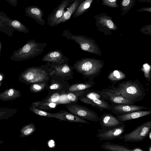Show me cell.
<instances>
[{"label": "cell", "instance_id": "6da1fadb", "mask_svg": "<svg viewBox=\"0 0 151 151\" xmlns=\"http://www.w3.org/2000/svg\"><path fill=\"white\" fill-rule=\"evenodd\" d=\"M51 69L47 65L28 68L20 73L19 79L26 85L47 82L50 79Z\"/></svg>", "mask_w": 151, "mask_h": 151}, {"label": "cell", "instance_id": "7a4b0ae2", "mask_svg": "<svg viewBox=\"0 0 151 151\" xmlns=\"http://www.w3.org/2000/svg\"><path fill=\"white\" fill-rule=\"evenodd\" d=\"M47 45L45 43H38L30 40L23 46L14 52L10 58L12 60L19 61L30 59L42 53Z\"/></svg>", "mask_w": 151, "mask_h": 151}, {"label": "cell", "instance_id": "3957f363", "mask_svg": "<svg viewBox=\"0 0 151 151\" xmlns=\"http://www.w3.org/2000/svg\"><path fill=\"white\" fill-rule=\"evenodd\" d=\"M110 89L134 103L143 100L146 94L142 86L135 83H122L118 87Z\"/></svg>", "mask_w": 151, "mask_h": 151}, {"label": "cell", "instance_id": "277c9868", "mask_svg": "<svg viewBox=\"0 0 151 151\" xmlns=\"http://www.w3.org/2000/svg\"><path fill=\"white\" fill-rule=\"evenodd\" d=\"M0 31L11 37L14 31L27 33L28 29L19 21L9 18L5 13L0 12Z\"/></svg>", "mask_w": 151, "mask_h": 151}, {"label": "cell", "instance_id": "5b68a950", "mask_svg": "<svg viewBox=\"0 0 151 151\" xmlns=\"http://www.w3.org/2000/svg\"><path fill=\"white\" fill-rule=\"evenodd\" d=\"M151 129V120L144 122L131 132L119 138L124 142H137L143 141L148 137Z\"/></svg>", "mask_w": 151, "mask_h": 151}, {"label": "cell", "instance_id": "8992f818", "mask_svg": "<svg viewBox=\"0 0 151 151\" xmlns=\"http://www.w3.org/2000/svg\"><path fill=\"white\" fill-rule=\"evenodd\" d=\"M87 92L82 94L81 101L98 108L100 112L104 109L110 110L111 105L103 99L98 91L91 90Z\"/></svg>", "mask_w": 151, "mask_h": 151}, {"label": "cell", "instance_id": "52a82bcc", "mask_svg": "<svg viewBox=\"0 0 151 151\" xmlns=\"http://www.w3.org/2000/svg\"><path fill=\"white\" fill-rule=\"evenodd\" d=\"M65 106L69 112L78 117L92 122H99L100 117L97 114L87 107L75 104H67Z\"/></svg>", "mask_w": 151, "mask_h": 151}, {"label": "cell", "instance_id": "ba28073f", "mask_svg": "<svg viewBox=\"0 0 151 151\" xmlns=\"http://www.w3.org/2000/svg\"><path fill=\"white\" fill-rule=\"evenodd\" d=\"M98 61L91 59H83L78 60L74 64L73 69L81 74L88 76L95 73L100 68Z\"/></svg>", "mask_w": 151, "mask_h": 151}, {"label": "cell", "instance_id": "9c48e42d", "mask_svg": "<svg viewBox=\"0 0 151 151\" xmlns=\"http://www.w3.org/2000/svg\"><path fill=\"white\" fill-rule=\"evenodd\" d=\"M62 36L68 39L74 41L79 45L80 47L83 50L94 53L96 52L97 48L90 40L84 36L74 35L68 30L64 31Z\"/></svg>", "mask_w": 151, "mask_h": 151}, {"label": "cell", "instance_id": "30bf717a", "mask_svg": "<svg viewBox=\"0 0 151 151\" xmlns=\"http://www.w3.org/2000/svg\"><path fill=\"white\" fill-rule=\"evenodd\" d=\"M99 124L101 129L105 131L111 129L124 124L111 113L103 114L100 117Z\"/></svg>", "mask_w": 151, "mask_h": 151}, {"label": "cell", "instance_id": "8fae6325", "mask_svg": "<svg viewBox=\"0 0 151 151\" xmlns=\"http://www.w3.org/2000/svg\"><path fill=\"white\" fill-rule=\"evenodd\" d=\"M125 127L126 124L124 123L119 127L107 131L98 129L96 136L100 141L111 140L119 138L124 132Z\"/></svg>", "mask_w": 151, "mask_h": 151}, {"label": "cell", "instance_id": "7c38bea8", "mask_svg": "<svg viewBox=\"0 0 151 151\" xmlns=\"http://www.w3.org/2000/svg\"><path fill=\"white\" fill-rule=\"evenodd\" d=\"M69 59L60 50H56L50 51L45 55L42 61L47 62V65H59L67 63Z\"/></svg>", "mask_w": 151, "mask_h": 151}, {"label": "cell", "instance_id": "4fadbf2b", "mask_svg": "<svg viewBox=\"0 0 151 151\" xmlns=\"http://www.w3.org/2000/svg\"><path fill=\"white\" fill-rule=\"evenodd\" d=\"M73 0H62L61 3L48 15L47 23L50 27L53 26L55 22L59 19L65 12V9L69 6Z\"/></svg>", "mask_w": 151, "mask_h": 151}, {"label": "cell", "instance_id": "5bb4252c", "mask_svg": "<svg viewBox=\"0 0 151 151\" xmlns=\"http://www.w3.org/2000/svg\"><path fill=\"white\" fill-rule=\"evenodd\" d=\"M110 110L116 115H121L130 112L147 109H150L142 106L134 104H111Z\"/></svg>", "mask_w": 151, "mask_h": 151}, {"label": "cell", "instance_id": "9a60e30c", "mask_svg": "<svg viewBox=\"0 0 151 151\" xmlns=\"http://www.w3.org/2000/svg\"><path fill=\"white\" fill-rule=\"evenodd\" d=\"M98 91L101 95L104 100L109 101L111 104H134L120 95L111 91L110 89H105Z\"/></svg>", "mask_w": 151, "mask_h": 151}, {"label": "cell", "instance_id": "2e32d148", "mask_svg": "<svg viewBox=\"0 0 151 151\" xmlns=\"http://www.w3.org/2000/svg\"><path fill=\"white\" fill-rule=\"evenodd\" d=\"M96 25L99 28H104L109 30H116L117 26L111 17L105 13H102L94 16Z\"/></svg>", "mask_w": 151, "mask_h": 151}, {"label": "cell", "instance_id": "e0dca14e", "mask_svg": "<svg viewBox=\"0 0 151 151\" xmlns=\"http://www.w3.org/2000/svg\"><path fill=\"white\" fill-rule=\"evenodd\" d=\"M51 69L50 74L59 76L63 79L65 78H72L73 74V67L66 63L59 65H48Z\"/></svg>", "mask_w": 151, "mask_h": 151}, {"label": "cell", "instance_id": "ac0fdd59", "mask_svg": "<svg viewBox=\"0 0 151 151\" xmlns=\"http://www.w3.org/2000/svg\"><path fill=\"white\" fill-rule=\"evenodd\" d=\"M52 117V118H56L60 120L70 122L89 124L85 119L66 111L60 110L58 112L53 113Z\"/></svg>", "mask_w": 151, "mask_h": 151}, {"label": "cell", "instance_id": "d6986e66", "mask_svg": "<svg viewBox=\"0 0 151 151\" xmlns=\"http://www.w3.org/2000/svg\"><path fill=\"white\" fill-rule=\"evenodd\" d=\"M25 15L34 19L38 24L43 26L46 22L42 18L44 15L43 11L37 6H30L25 9Z\"/></svg>", "mask_w": 151, "mask_h": 151}, {"label": "cell", "instance_id": "ffe728a7", "mask_svg": "<svg viewBox=\"0 0 151 151\" xmlns=\"http://www.w3.org/2000/svg\"><path fill=\"white\" fill-rule=\"evenodd\" d=\"M151 113V110L136 111L121 115H116V117L120 121L124 122L132 119H138L144 116Z\"/></svg>", "mask_w": 151, "mask_h": 151}, {"label": "cell", "instance_id": "44dd1931", "mask_svg": "<svg viewBox=\"0 0 151 151\" xmlns=\"http://www.w3.org/2000/svg\"><path fill=\"white\" fill-rule=\"evenodd\" d=\"M82 0H73V2L68 7L62 16L55 22L53 26H57L69 20L76 9Z\"/></svg>", "mask_w": 151, "mask_h": 151}, {"label": "cell", "instance_id": "7402d4cb", "mask_svg": "<svg viewBox=\"0 0 151 151\" xmlns=\"http://www.w3.org/2000/svg\"><path fill=\"white\" fill-rule=\"evenodd\" d=\"M21 95L19 91L11 88L0 93V100L3 101H12L20 97Z\"/></svg>", "mask_w": 151, "mask_h": 151}, {"label": "cell", "instance_id": "603a6c76", "mask_svg": "<svg viewBox=\"0 0 151 151\" xmlns=\"http://www.w3.org/2000/svg\"><path fill=\"white\" fill-rule=\"evenodd\" d=\"M103 149L112 151H132L131 149L123 145L107 142L103 143L101 146Z\"/></svg>", "mask_w": 151, "mask_h": 151}, {"label": "cell", "instance_id": "cb8c5ba5", "mask_svg": "<svg viewBox=\"0 0 151 151\" xmlns=\"http://www.w3.org/2000/svg\"><path fill=\"white\" fill-rule=\"evenodd\" d=\"M93 0H82L73 14V17H79L87 11Z\"/></svg>", "mask_w": 151, "mask_h": 151}, {"label": "cell", "instance_id": "d4e9b609", "mask_svg": "<svg viewBox=\"0 0 151 151\" xmlns=\"http://www.w3.org/2000/svg\"><path fill=\"white\" fill-rule=\"evenodd\" d=\"M137 0H121L120 2L121 15L124 16L135 5Z\"/></svg>", "mask_w": 151, "mask_h": 151}, {"label": "cell", "instance_id": "484cf974", "mask_svg": "<svg viewBox=\"0 0 151 151\" xmlns=\"http://www.w3.org/2000/svg\"><path fill=\"white\" fill-rule=\"evenodd\" d=\"M17 110L11 108H0V120L8 119L17 113Z\"/></svg>", "mask_w": 151, "mask_h": 151}, {"label": "cell", "instance_id": "4316f807", "mask_svg": "<svg viewBox=\"0 0 151 151\" xmlns=\"http://www.w3.org/2000/svg\"><path fill=\"white\" fill-rule=\"evenodd\" d=\"M36 130L35 126L33 123H30L25 125L20 130V137H27L34 132Z\"/></svg>", "mask_w": 151, "mask_h": 151}, {"label": "cell", "instance_id": "83f0119b", "mask_svg": "<svg viewBox=\"0 0 151 151\" xmlns=\"http://www.w3.org/2000/svg\"><path fill=\"white\" fill-rule=\"evenodd\" d=\"M57 105L55 103L37 101L33 102L32 106L40 109L46 110L54 108Z\"/></svg>", "mask_w": 151, "mask_h": 151}, {"label": "cell", "instance_id": "f1b7e54d", "mask_svg": "<svg viewBox=\"0 0 151 151\" xmlns=\"http://www.w3.org/2000/svg\"><path fill=\"white\" fill-rule=\"evenodd\" d=\"M92 86L93 84L90 83L75 84L70 86L68 89L70 91H78L90 88Z\"/></svg>", "mask_w": 151, "mask_h": 151}, {"label": "cell", "instance_id": "f546056e", "mask_svg": "<svg viewBox=\"0 0 151 151\" xmlns=\"http://www.w3.org/2000/svg\"><path fill=\"white\" fill-rule=\"evenodd\" d=\"M47 82L37 83H32L30 87V91L32 92H38L44 89Z\"/></svg>", "mask_w": 151, "mask_h": 151}, {"label": "cell", "instance_id": "4dcf8cb0", "mask_svg": "<svg viewBox=\"0 0 151 151\" xmlns=\"http://www.w3.org/2000/svg\"><path fill=\"white\" fill-rule=\"evenodd\" d=\"M29 109L31 111L40 116L52 118V113L42 110L33 106H31V107L29 108Z\"/></svg>", "mask_w": 151, "mask_h": 151}, {"label": "cell", "instance_id": "1f68e13d", "mask_svg": "<svg viewBox=\"0 0 151 151\" xmlns=\"http://www.w3.org/2000/svg\"><path fill=\"white\" fill-rule=\"evenodd\" d=\"M101 2V4L108 7L112 8H118L119 6L117 2L118 0H97V2Z\"/></svg>", "mask_w": 151, "mask_h": 151}, {"label": "cell", "instance_id": "d6a6232c", "mask_svg": "<svg viewBox=\"0 0 151 151\" xmlns=\"http://www.w3.org/2000/svg\"><path fill=\"white\" fill-rule=\"evenodd\" d=\"M60 96L58 93H55L51 95L47 102L55 103L59 99Z\"/></svg>", "mask_w": 151, "mask_h": 151}, {"label": "cell", "instance_id": "836d02e7", "mask_svg": "<svg viewBox=\"0 0 151 151\" xmlns=\"http://www.w3.org/2000/svg\"><path fill=\"white\" fill-rule=\"evenodd\" d=\"M112 75L114 76L112 80H118L122 79V77L120 73L117 70H115L112 74Z\"/></svg>", "mask_w": 151, "mask_h": 151}, {"label": "cell", "instance_id": "e575fe53", "mask_svg": "<svg viewBox=\"0 0 151 151\" xmlns=\"http://www.w3.org/2000/svg\"><path fill=\"white\" fill-rule=\"evenodd\" d=\"M67 97L68 99L71 101H76L77 99L76 95L72 93H68L67 95Z\"/></svg>", "mask_w": 151, "mask_h": 151}, {"label": "cell", "instance_id": "d590c367", "mask_svg": "<svg viewBox=\"0 0 151 151\" xmlns=\"http://www.w3.org/2000/svg\"><path fill=\"white\" fill-rule=\"evenodd\" d=\"M137 11L138 12H151V7H142L137 9Z\"/></svg>", "mask_w": 151, "mask_h": 151}, {"label": "cell", "instance_id": "8d00e7d4", "mask_svg": "<svg viewBox=\"0 0 151 151\" xmlns=\"http://www.w3.org/2000/svg\"><path fill=\"white\" fill-rule=\"evenodd\" d=\"M12 6L16 7L17 5V0H5Z\"/></svg>", "mask_w": 151, "mask_h": 151}, {"label": "cell", "instance_id": "74e56055", "mask_svg": "<svg viewBox=\"0 0 151 151\" xmlns=\"http://www.w3.org/2000/svg\"><path fill=\"white\" fill-rule=\"evenodd\" d=\"M132 151H144L142 148L139 147H135L131 149Z\"/></svg>", "mask_w": 151, "mask_h": 151}, {"label": "cell", "instance_id": "f35d334b", "mask_svg": "<svg viewBox=\"0 0 151 151\" xmlns=\"http://www.w3.org/2000/svg\"><path fill=\"white\" fill-rule=\"evenodd\" d=\"M137 1L141 2H146L147 3H151V0H137Z\"/></svg>", "mask_w": 151, "mask_h": 151}, {"label": "cell", "instance_id": "ab89813d", "mask_svg": "<svg viewBox=\"0 0 151 151\" xmlns=\"http://www.w3.org/2000/svg\"><path fill=\"white\" fill-rule=\"evenodd\" d=\"M4 77L3 74L0 73V81L2 82Z\"/></svg>", "mask_w": 151, "mask_h": 151}, {"label": "cell", "instance_id": "60d3db41", "mask_svg": "<svg viewBox=\"0 0 151 151\" xmlns=\"http://www.w3.org/2000/svg\"><path fill=\"white\" fill-rule=\"evenodd\" d=\"M2 45L1 42V41L0 40V57L1 56V49L2 47Z\"/></svg>", "mask_w": 151, "mask_h": 151}, {"label": "cell", "instance_id": "b9f144b4", "mask_svg": "<svg viewBox=\"0 0 151 151\" xmlns=\"http://www.w3.org/2000/svg\"><path fill=\"white\" fill-rule=\"evenodd\" d=\"M148 137L150 139V140L151 139V132L150 131L149 133Z\"/></svg>", "mask_w": 151, "mask_h": 151}, {"label": "cell", "instance_id": "7bdbcfd3", "mask_svg": "<svg viewBox=\"0 0 151 151\" xmlns=\"http://www.w3.org/2000/svg\"><path fill=\"white\" fill-rule=\"evenodd\" d=\"M148 151H151V146L150 145L148 148Z\"/></svg>", "mask_w": 151, "mask_h": 151}, {"label": "cell", "instance_id": "ee69618b", "mask_svg": "<svg viewBox=\"0 0 151 151\" xmlns=\"http://www.w3.org/2000/svg\"><path fill=\"white\" fill-rule=\"evenodd\" d=\"M3 143H4V142L1 140H0V144H1Z\"/></svg>", "mask_w": 151, "mask_h": 151}, {"label": "cell", "instance_id": "f6af8a7d", "mask_svg": "<svg viewBox=\"0 0 151 151\" xmlns=\"http://www.w3.org/2000/svg\"><path fill=\"white\" fill-rule=\"evenodd\" d=\"M2 82L0 81V87L1 86Z\"/></svg>", "mask_w": 151, "mask_h": 151}, {"label": "cell", "instance_id": "bcb514c9", "mask_svg": "<svg viewBox=\"0 0 151 151\" xmlns=\"http://www.w3.org/2000/svg\"></svg>", "mask_w": 151, "mask_h": 151}]
</instances>
